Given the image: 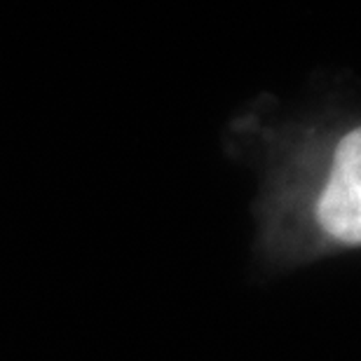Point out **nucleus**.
<instances>
[{
    "mask_svg": "<svg viewBox=\"0 0 361 361\" xmlns=\"http://www.w3.org/2000/svg\"><path fill=\"white\" fill-rule=\"evenodd\" d=\"M314 219L343 244H361V125L336 134L322 157Z\"/></svg>",
    "mask_w": 361,
    "mask_h": 361,
    "instance_id": "1",
    "label": "nucleus"
}]
</instances>
